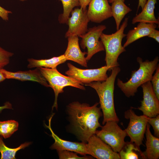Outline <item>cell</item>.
<instances>
[{
	"label": "cell",
	"instance_id": "1",
	"mask_svg": "<svg viewBox=\"0 0 159 159\" xmlns=\"http://www.w3.org/2000/svg\"><path fill=\"white\" fill-rule=\"evenodd\" d=\"M99 104L96 102L90 106L87 103L74 101L66 107L70 132L82 142L87 143L97 128L102 127L99 119L103 114L97 107Z\"/></svg>",
	"mask_w": 159,
	"mask_h": 159
},
{
	"label": "cell",
	"instance_id": "2",
	"mask_svg": "<svg viewBox=\"0 0 159 159\" xmlns=\"http://www.w3.org/2000/svg\"><path fill=\"white\" fill-rule=\"evenodd\" d=\"M120 71L119 66L115 67L112 69L110 75L105 80L94 81L85 85L94 89L98 95L100 108L103 117V125L107 121H114L118 123L119 121L114 106V92L115 79Z\"/></svg>",
	"mask_w": 159,
	"mask_h": 159
},
{
	"label": "cell",
	"instance_id": "3",
	"mask_svg": "<svg viewBox=\"0 0 159 159\" xmlns=\"http://www.w3.org/2000/svg\"><path fill=\"white\" fill-rule=\"evenodd\" d=\"M137 60L139 67L138 70L132 71L130 79L125 82L119 78L117 80V86L128 97L134 96L138 87L142 84L151 81L153 73L159 65L158 56L151 61L146 60L143 61L140 57H138Z\"/></svg>",
	"mask_w": 159,
	"mask_h": 159
},
{
	"label": "cell",
	"instance_id": "4",
	"mask_svg": "<svg viewBox=\"0 0 159 159\" xmlns=\"http://www.w3.org/2000/svg\"><path fill=\"white\" fill-rule=\"evenodd\" d=\"M128 18L126 17L119 29L114 33L107 34L102 33L100 39L102 42L105 51V61L106 66L111 71L114 67L119 66L117 61L119 55L126 51L122 45V39L126 36L124 33L125 29L128 24Z\"/></svg>",
	"mask_w": 159,
	"mask_h": 159
},
{
	"label": "cell",
	"instance_id": "5",
	"mask_svg": "<svg viewBox=\"0 0 159 159\" xmlns=\"http://www.w3.org/2000/svg\"><path fill=\"white\" fill-rule=\"evenodd\" d=\"M40 72L48 82L50 87L52 88L55 95V99L52 109L58 108L57 98L60 93H63L64 89L67 86H71L81 90H85L84 84L68 76L64 75L57 70V68H49L40 67Z\"/></svg>",
	"mask_w": 159,
	"mask_h": 159
},
{
	"label": "cell",
	"instance_id": "6",
	"mask_svg": "<svg viewBox=\"0 0 159 159\" xmlns=\"http://www.w3.org/2000/svg\"><path fill=\"white\" fill-rule=\"evenodd\" d=\"M101 127V130L96 131L95 134L110 146L114 151L119 152L126 143V131L115 121H107Z\"/></svg>",
	"mask_w": 159,
	"mask_h": 159
},
{
	"label": "cell",
	"instance_id": "7",
	"mask_svg": "<svg viewBox=\"0 0 159 159\" xmlns=\"http://www.w3.org/2000/svg\"><path fill=\"white\" fill-rule=\"evenodd\" d=\"M125 118L129 119L128 125L125 130L127 136L136 147L140 150V146L143 144L144 135L148 123V116L143 115H137L131 109L126 111L124 113Z\"/></svg>",
	"mask_w": 159,
	"mask_h": 159
},
{
	"label": "cell",
	"instance_id": "8",
	"mask_svg": "<svg viewBox=\"0 0 159 159\" xmlns=\"http://www.w3.org/2000/svg\"><path fill=\"white\" fill-rule=\"evenodd\" d=\"M67 65L69 69L65 72V74L84 85L94 81L103 82L108 77L107 72L109 68L106 65L97 69H82L70 63Z\"/></svg>",
	"mask_w": 159,
	"mask_h": 159
},
{
	"label": "cell",
	"instance_id": "9",
	"mask_svg": "<svg viewBox=\"0 0 159 159\" xmlns=\"http://www.w3.org/2000/svg\"><path fill=\"white\" fill-rule=\"evenodd\" d=\"M106 28L104 25L95 26L89 28L86 33L79 37L82 38L80 43L81 47L83 49H87L86 57L87 62L95 54L105 50L103 44L99 39Z\"/></svg>",
	"mask_w": 159,
	"mask_h": 159
},
{
	"label": "cell",
	"instance_id": "10",
	"mask_svg": "<svg viewBox=\"0 0 159 159\" xmlns=\"http://www.w3.org/2000/svg\"><path fill=\"white\" fill-rule=\"evenodd\" d=\"M71 16L69 17L67 24L68 30L65 34V37L72 36L80 37L87 31V25L90 21L87 15V9L76 8L72 11Z\"/></svg>",
	"mask_w": 159,
	"mask_h": 159
},
{
	"label": "cell",
	"instance_id": "11",
	"mask_svg": "<svg viewBox=\"0 0 159 159\" xmlns=\"http://www.w3.org/2000/svg\"><path fill=\"white\" fill-rule=\"evenodd\" d=\"M87 154L97 159H120L117 153L95 134L92 135L86 143Z\"/></svg>",
	"mask_w": 159,
	"mask_h": 159
},
{
	"label": "cell",
	"instance_id": "12",
	"mask_svg": "<svg viewBox=\"0 0 159 159\" xmlns=\"http://www.w3.org/2000/svg\"><path fill=\"white\" fill-rule=\"evenodd\" d=\"M143 93L141 106L136 108L141 111L143 114L150 117H154L159 114V100L152 87L150 81L141 85Z\"/></svg>",
	"mask_w": 159,
	"mask_h": 159
},
{
	"label": "cell",
	"instance_id": "13",
	"mask_svg": "<svg viewBox=\"0 0 159 159\" xmlns=\"http://www.w3.org/2000/svg\"><path fill=\"white\" fill-rule=\"evenodd\" d=\"M54 115H52L49 120V125L46 126L50 130L51 136L54 140L51 148L56 150L57 151L66 150L75 152L82 156L87 155L86 143L82 142H73L63 140L57 135L53 132L51 127V121Z\"/></svg>",
	"mask_w": 159,
	"mask_h": 159
},
{
	"label": "cell",
	"instance_id": "14",
	"mask_svg": "<svg viewBox=\"0 0 159 159\" xmlns=\"http://www.w3.org/2000/svg\"><path fill=\"white\" fill-rule=\"evenodd\" d=\"M89 5L87 15L90 21L100 23L112 16L108 0H91Z\"/></svg>",
	"mask_w": 159,
	"mask_h": 159
},
{
	"label": "cell",
	"instance_id": "15",
	"mask_svg": "<svg viewBox=\"0 0 159 159\" xmlns=\"http://www.w3.org/2000/svg\"><path fill=\"white\" fill-rule=\"evenodd\" d=\"M1 71L6 79H14L21 81H34L37 82L45 87H50L47 81L42 75L39 67H36L33 70L16 72L9 71L2 68Z\"/></svg>",
	"mask_w": 159,
	"mask_h": 159
},
{
	"label": "cell",
	"instance_id": "16",
	"mask_svg": "<svg viewBox=\"0 0 159 159\" xmlns=\"http://www.w3.org/2000/svg\"><path fill=\"white\" fill-rule=\"evenodd\" d=\"M67 38V46L64 54L67 60L73 61L82 66L87 67V61L85 57L87 52H83L81 50L78 37L72 36Z\"/></svg>",
	"mask_w": 159,
	"mask_h": 159
},
{
	"label": "cell",
	"instance_id": "17",
	"mask_svg": "<svg viewBox=\"0 0 159 159\" xmlns=\"http://www.w3.org/2000/svg\"><path fill=\"white\" fill-rule=\"evenodd\" d=\"M157 25L155 24L139 22L137 26L129 31L126 34V41L123 45L125 48L131 43L140 38L148 36Z\"/></svg>",
	"mask_w": 159,
	"mask_h": 159
},
{
	"label": "cell",
	"instance_id": "18",
	"mask_svg": "<svg viewBox=\"0 0 159 159\" xmlns=\"http://www.w3.org/2000/svg\"><path fill=\"white\" fill-rule=\"evenodd\" d=\"M150 127L148 123L145 132L146 149L142 153V157L143 159H158L159 158V138L152 135Z\"/></svg>",
	"mask_w": 159,
	"mask_h": 159
},
{
	"label": "cell",
	"instance_id": "19",
	"mask_svg": "<svg viewBox=\"0 0 159 159\" xmlns=\"http://www.w3.org/2000/svg\"><path fill=\"white\" fill-rule=\"evenodd\" d=\"M157 3L156 0H147L142 11L133 18L132 24L142 22L159 24V19H156L154 12Z\"/></svg>",
	"mask_w": 159,
	"mask_h": 159
},
{
	"label": "cell",
	"instance_id": "20",
	"mask_svg": "<svg viewBox=\"0 0 159 159\" xmlns=\"http://www.w3.org/2000/svg\"><path fill=\"white\" fill-rule=\"evenodd\" d=\"M67 60L64 54L49 59H37L29 58L27 59L28 64L27 67L28 68L44 67L53 69L56 68L58 65Z\"/></svg>",
	"mask_w": 159,
	"mask_h": 159
},
{
	"label": "cell",
	"instance_id": "21",
	"mask_svg": "<svg viewBox=\"0 0 159 159\" xmlns=\"http://www.w3.org/2000/svg\"><path fill=\"white\" fill-rule=\"evenodd\" d=\"M112 3V15L115 19L116 29L118 30L122 19L126 14L132 11V9L121 0H115Z\"/></svg>",
	"mask_w": 159,
	"mask_h": 159
},
{
	"label": "cell",
	"instance_id": "22",
	"mask_svg": "<svg viewBox=\"0 0 159 159\" xmlns=\"http://www.w3.org/2000/svg\"><path fill=\"white\" fill-rule=\"evenodd\" d=\"M30 142H26L21 144L19 147L15 148H10L7 147L4 143L2 137L0 135V153L1 159H14L17 151L24 149L28 146Z\"/></svg>",
	"mask_w": 159,
	"mask_h": 159
},
{
	"label": "cell",
	"instance_id": "23",
	"mask_svg": "<svg viewBox=\"0 0 159 159\" xmlns=\"http://www.w3.org/2000/svg\"><path fill=\"white\" fill-rule=\"evenodd\" d=\"M63 7V12L58 17V21L61 24H67V21L73 9L76 6H80L79 0H59Z\"/></svg>",
	"mask_w": 159,
	"mask_h": 159
},
{
	"label": "cell",
	"instance_id": "24",
	"mask_svg": "<svg viewBox=\"0 0 159 159\" xmlns=\"http://www.w3.org/2000/svg\"><path fill=\"white\" fill-rule=\"evenodd\" d=\"M19 124L13 120L0 121V135L4 138L10 137L18 130Z\"/></svg>",
	"mask_w": 159,
	"mask_h": 159
},
{
	"label": "cell",
	"instance_id": "25",
	"mask_svg": "<svg viewBox=\"0 0 159 159\" xmlns=\"http://www.w3.org/2000/svg\"><path fill=\"white\" fill-rule=\"evenodd\" d=\"M134 150L139 152L142 156L143 152L137 148L133 143L130 142H126L123 148L119 152L120 159H138V155Z\"/></svg>",
	"mask_w": 159,
	"mask_h": 159
},
{
	"label": "cell",
	"instance_id": "26",
	"mask_svg": "<svg viewBox=\"0 0 159 159\" xmlns=\"http://www.w3.org/2000/svg\"><path fill=\"white\" fill-rule=\"evenodd\" d=\"M60 159H93L91 156H79L77 153L72 151L62 150L57 151Z\"/></svg>",
	"mask_w": 159,
	"mask_h": 159
},
{
	"label": "cell",
	"instance_id": "27",
	"mask_svg": "<svg viewBox=\"0 0 159 159\" xmlns=\"http://www.w3.org/2000/svg\"><path fill=\"white\" fill-rule=\"evenodd\" d=\"M14 53L5 50L0 46V67L3 68L9 63L10 58Z\"/></svg>",
	"mask_w": 159,
	"mask_h": 159
},
{
	"label": "cell",
	"instance_id": "28",
	"mask_svg": "<svg viewBox=\"0 0 159 159\" xmlns=\"http://www.w3.org/2000/svg\"><path fill=\"white\" fill-rule=\"evenodd\" d=\"M155 72L152 76L151 80L154 91L158 99L159 100V66L158 65Z\"/></svg>",
	"mask_w": 159,
	"mask_h": 159
},
{
	"label": "cell",
	"instance_id": "29",
	"mask_svg": "<svg viewBox=\"0 0 159 159\" xmlns=\"http://www.w3.org/2000/svg\"><path fill=\"white\" fill-rule=\"evenodd\" d=\"M148 123L152 126L153 129L154 135L159 138V115L154 117H148Z\"/></svg>",
	"mask_w": 159,
	"mask_h": 159
},
{
	"label": "cell",
	"instance_id": "30",
	"mask_svg": "<svg viewBox=\"0 0 159 159\" xmlns=\"http://www.w3.org/2000/svg\"><path fill=\"white\" fill-rule=\"evenodd\" d=\"M12 13L11 11L8 10L0 6V17L3 20L7 21L9 19V15Z\"/></svg>",
	"mask_w": 159,
	"mask_h": 159
},
{
	"label": "cell",
	"instance_id": "31",
	"mask_svg": "<svg viewBox=\"0 0 159 159\" xmlns=\"http://www.w3.org/2000/svg\"><path fill=\"white\" fill-rule=\"evenodd\" d=\"M149 37L154 39L157 42H159V31L155 29L153 30L148 36Z\"/></svg>",
	"mask_w": 159,
	"mask_h": 159
},
{
	"label": "cell",
	"instance_id": "32",
	"mask_svg": "<svg viewBox=\"0 0 159 159\" xmlns=\"http://www.w3.org/2000/svg\"><path fill=\"white\" fill-rule=\"evenodd\" d=\"M91 0H79L80 6L83 9H87V6L89 5Z\"/></svg>",
	"mask_w": 159,
	"mask_h": 159
},
{
	"label": "cell",
	"instance_id": "33",
	"mask_svg": "<svg viewBox=\"0 0 159 159\" xmlns=\"http://www.w3.org/2000/svg\"><path fill=\"white\" fill-rule=\"evenodd\" d=\"M12 109L11 104L9 102H6L4 105L0 106V113L4 109Z\"/></svg>",
	"mask_w": 159,
	"mask_h": 159
},
{
	"label": "cell",
	"instance_id": "34",
	"mask_svg": "<svg viewBox=\"0 0 159 159\" xmlns=\"http://www.w3.org/2000/svg\"><path fill=\"white\" fill-rule=\"evenodd\" d=\"M147 0H139L138 4V10L140 7L142 9H143L146 4Z\"/></svg>",
	"mask_w": 159,
	"mask_h": 159
},
{
	"label": "cell",
	"instance_id": "35",
	"mask_svg": "<svg viewBox=\"0 0 159 159\" xmlns=\"http://www.w3.org/2000/svg\"><path fill=\"white\" fill-rule=\"evenodd\" d=\"M1 68H2L0 67V83L6 79L4 74L1 71Z\"/></svg>",
	"mask_w": 159,
	"mask_h": 159
},
{
	"label": "cell",
	"instance_id": "36",
	"mask_svg": "<svg viewBox=\"0 0 159 159\" xmlns=\"http://www.w3.org/2000/svg\"><path fill=\"white\" fill-rule=\"evenodd\" d=\"M115 0H108V1L109 3H112ZM122 0V1H123L124 2L125 1V0Z\"/></svg>",
	"mask_w": 159,
	"mask_h": 159
},
{
	"label": "cell",
	"instance_id": "37",
	"mask_svg": "<svg viewBox=\"0 0 159 159\" xmlns=\"http://www.w3.org/2000/svg\"><path fill=\"white\" fill-rule=\"evenodd\" d=\"M27 0H20V1H26Z\"/></svg>",
	"mask_w": 159,
	"mask_h": 159
},
{
	"label": "cell",
	"instance_id": "38",
	"mask_svg": "<svg viewBox=\"0 0 159 159\" xmlns=\"http://www.w3.org/2000/svg\"></svg>",
	"mask_w": 159,
	"mask_h": 159
}]
</instances>
